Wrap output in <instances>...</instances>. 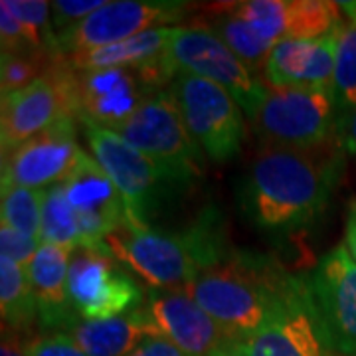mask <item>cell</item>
<instances>
[{"mask_svg":"<svg viewBox=\"0 0 356 356\" xmlns=\"http://www.w3.org/2000/svg\"><path fill=\"white\" fill-rule=\"evenodd\" d=\"M341 161L334 149L264 147L240 182V206L259 232L287 236L325 214Z\"/></svg>","mask_w":356,"mask_h":356,"instance_id":"1","label":"cell"},{"mask_svg":"<svg viewBox=\"0 0 356 356\" xmlns=\"http://www.w3.org/2000/svg\"><path fill=\"white\" fill-rule=\"evenodd\" d=\"M105 248L147 287H186L232 250L216 206H208L180 229L137 226L125 220L105 238Z\"/></svg>","mask_w":356,"mask_h":356,"instance_id":"2","label":"cell"},{"mask_svg":"<svg viewBox=\"0 0 356 356\" xmlns=\"http://www.w3.org/2000/svg\"><path fill=\"white\" fill-rule=\"evenodd\" d=\"M291 277L275 259L232 248L184 289L229 341L243 343L273 315Z\"/></svg>","mask_w":356,"mask_h":356,"instance_id":"3","label":"cell"},{"mask_svg":"<svg viewBox=\"0 0 356 356\" xmlns=\"http://www.w3.org/2000/svg\"><path fill=\"white\" fill-rule=\"evenodd\" d=\"M89 154L99 163L107 177L113 180L121 192L127 220L137 226H151L159 210L177 191H182L177 180L166 175L163 168L137 151L121 135L102 127L89 119H79Z\"/></svg>","mask_w":356,"mask_h":356,"instance_id":"4","label":"cell"},{"mask_svg":"<svg viewBox=\"0 0 356 356\" xmlns=\"http://www.w3.org/2000/svg\"><path fill=\"white\" fill-rule=\"evenodd\" d=\"M264 147L315 149L337 135L339 115L332 88H269L250 121Z\"/></svg>","mask_w":356,"mask_h":356,"instance_id":"5","label":"cell"},{"mask_svg":"<svg viewBox=\"0 0 356 356\" xmlns=\"http://www.w3.org/2000/svg\"><path fill=\"white\" fill-rule=\"evenodd\" d=\"M111 131L147 154L180 186L202 175V149L184 125L170 88L151 93L127 121Z\"/></svg>","mask_w":356,"mask_h":356,"instance_id":"6","label":"cell"},{"mask_svg":"<svg viewBox=\"0 0 356 356\" xmlns=\"http://www.w3.org/2000/svg\"><path fill=\"white\" fill-rule=\"evenodd\" d=\"M165 58L177 74L186 72L226 89L250 121L266 97L264 77L252 72L214 32L198 22L172 26Z\"/></svg>","mask_w":356,"mask_h":356,"instance_id":"7","label":"cell"},{"mask_svg":"<svg viewBox=\"0 0 356 356\" xmlns=\"http://www.w3.org/2000/svg\"><path fill=\"white\" fill-rule=\"evenodd\" d=\"M170 91L192 139L210 161L228 163L240 154L245 113L226 89L204 77L178 72Z\"/></svg>","mask_w":356,"mask_h":356,"instance_id":"8","label":"cell"},{"mask_svg":"<svg viewBox=\"0 0 356 356\" xmlns=\"http://www.w3.org/2000/svg\"><path fill=\"white\" fill-rule=\"evenodd\" d=\"M70 301L83 321H102L139 309L145 289L109 250L76 248L67 275Z\"/></svg>","mask_w":356,"mask_h":356,"instance_id":"9","label":"cell"},{"mask_svg":"<svg viewBox=\"0 0 356 356\" xmlns=\"http://www.w3.org/2000/svg\"><path fill=\"white\" fill-rule=\"evenodd\" d=\"M191 13L192 4L180 0H107L83 22L58 36V54L74 56L135 38L154 28L178 24Z\"/></svg>","mask_w":356,"mask_h":356,"instance_id":"10","label":"cell"},{"mask_svg":"<svg viewBox=\"0 0 356 356\" xmlns=\"http://www.w3.org/2000/svg\"><path fill=\"white\" fill-rule=\"evenodd\" d=\"M240 344L248 356H331V346L309 293L307 275L293 273L273 315Z\"/></svg>","mask_w":356,"mask_h":356,"instance_id":"11","label":"cell"},{"mask_svg":"<svg viewBox=\"0 0 356 356\" xmlns=\"http://www.w3.org/2000/svg\"><path fill=\"white\" fill-rule=\"evenodd\" d=\"M64 117H76V111L72 102L70 70L62 64V60H58L50 72L36 79L32 86L2 95V154L10 153L13 149L50 129Z\"/></svg>","mask_w":356,"mask_h":356,"instance_id":"12","label":"cell"},{"mask_svg":"<svg viewBox=\"0 0 356 356\" xmlns=\"http://www.w3.org/2000/svg\"><path fill=\"white\" fill-rule=\"evenodd\" d=\"M307 285L332 353L356 356V261L343 243L318 259Z\"/></svg>","mask_w":356,"mask_h":356,"instance_id":"13","label":"cell"},{"mask_svg":"<svg viewBox=\"0 0 356 356\" xmlns=\"http://www.w3.org/2000/svg\"><path fill=\"white\" fill-rule=\"evenodd\" d=\"M76 117H64L50 129L2 154V184L46 191L67 180L83 156L77 143Z\"/></svg>","mask_w":356,"mask_h":356,"instance_id":"14","label":"cell"},{"mask_svg":"<svg viewBox=\"0 0 356 356\" xmlns=\"http://www.w3.org/2000/svg\"><path fill=\"white\" fill-rule=\"evenodd\" d=\"M70 88L77 121L89 119L107 129L127 121L151 93L159 91L149 86L139 67L70 70Z\"/></svg>","mask_w":356,"mask_h":356,"instance_id":"15","label":"cell"},{"mask_svg":"<svg viewBox=\"0 0 356 356\" xmlns=\"http://www.w3.org/2000/svg\"><path fill=\"white\" fill-rule=\"evenodd\" d=\"M143 313L159 337L180 348L186 356H212L229 339L184 287H145Z\"/></svg>","mask_w":356,"mask_h":356,"instance_id":"16","label":"cell"},{"mask_svg":"<svg viewBox=\"0 0 356 356\" xmlns=\"http://www.w3.org/2000/svg\"><path fill=\"white\" fill-rule=\"evenodd\" d=\"M64 188L77 216V248L107 250L105 238L127 220L123 196L113 180L91 154H83L74 172L64 180Z\"/></svg>","mask_w":356,"mask_h":356,"instance_id":"17","label":"cell"},{"mask_svg":"<svg viewBox=\"0 0 356 356\" xmlns=\"http://www.w3.org/2000/svg\"><path fill=\"white\" fill-rule=\"evenodd\" d=\"M232 8L271 46L321 38L344 22L339 2L329 0H245L232 2Z\"/></svg>","mask_w":356,"mask_h":356,"instance_id":"18","label":"cell"},{"mask_svg":"<svg viewBox=\"0 0 356 356\" xmlns=\"http://www.w3.org/2000/svg\"><path fill=\"white\" fill-rule=\"evenodd\" d=\"M341 26L321 38L277 42L264 65V81L269 88H332Z\"/></svg>","mask_w":356,"mask_h":356,"instance_id":"19","label":"cell"},{"mask_svg":"<svg viewBox=\"0 0 356 356\" xmlns=\"http://www.w3.org/2000/svg\"><path fill=\"white\" fill-rule=\"evenodd\" d=\"M70 259L72 250L40 243L38 252L26 267L36 301V327L40 332H65L79 321L67 289Z\"/></svg>","mask_w":356,"mask_h":356,"instance_id":"20","label":"cell"},{"mask_svg":"<svg viewBox=\"0 0 356 356\" xmlns=\"http://www.w3.org/2000/svg\"><path fill=\"white\" fill-rule=\"evenodd\" d=\"M65 334L88 356H129L139 344L159 337L143 309L102 321H76Z\"/></svg>","mask_w":356,"mask_h":356,"instance_id":"21","label":"cell"},{"mask_svg":"<svg viewBox=\"0 0 356 356\" xmlns=\"http://www.w3.org/2000/svg\"><path fill=\"white\" fill-rule=\"evenodd\" d=\"M172 26L154 28L135 38L123 40L95 50L62 56V64L70 70H105V67H143L163 58L170 40Z\"/></svg>","mask_w":356,"mask_h":356,"instance_id":"22","label":"cell"},{"mask_svg":"<svg viewBox=\"0 0 356 356\" xmlns=\"http://www.w3.org/2000/svg\"><path fill=\"white\" fill-rule=\"evenodd\" d=\"M198 24L206 26L210 32H214L243 64L261 76L267 56L273 46L267 44L252 26L234 13L232 4L210 8V13L206 14Z\"/></svg>","mask_w":356,"mask_h":356,"instance_id":"23","label":"cell"},{"mask_svg":"<svg viewBox=\"0 0 356 356\" xmlns=\"http://www.w3.org/2000/svg\"><path fill=\"white\" fill-rule=\"evenodd\" d=\"M0 313L4 327L30 334L36 325V301L28 269L0 255Z\"/></svg>","mask_w":356,"mask_h":356,"instance_id":"24","label":"cell"},{"mask_svg":"<svg viewBox=\"0 0 356 356\" xmlns=\"http://www.w3.org/2000/svg\"><path fill=\"white\" fill-rule=\"evenodd\" d=\"M332 93L339 123L356 111V18L346 20L339 30ZM339 127V125H337Z\"/></svg>","mask_w":356,"mask_h":356,"instance_id":"25","label":"cell"},{"mask_svg":"<svg viewBox=\"0 0 356 356\" xmlns=\"http://www.w3.org/2000/svg\"><path fill=\"white\" fill-rule=\"evenodd\" d=\"M46 191L2 184V220L10 228L42 242V212Z\"/></svg>","mask_w":356,"mask_h":356,"instance_id":"26","label":"cell"},{"mask_svg":"<svg viewBox=\"0 0 356 356\" xmlns=\"http://www.w3.org/2000/svg\"><path fill=\"white\" fill-rule=\"evenodd\" d=\"M42 243L62 245L72 252L79 245L77 216L65 196L64 182L46 188L42 212Z\"/></svg>","mask_w":356,"mask_h":356,"instance_id":"27","label":"cell"},{"mask_svg":"<svg viewBox=\"0 0 356 356\" xmlns=\"http://www.w3.org/2000/svg\"><path fill=\"white\" fill-rule=\"evenodd\" d=\"M6 2L24 28L32 51L50 58H60L58 36L51 26L50 2L44 0H6Z\"/></svg>","mask_w":356,"mask_h":356,"instance_id":"28","label":"cell"},{"mask_svg":"<svg viewBox=\"0 0 356 356\" xmlns=\"http://www.w3.org/2000/svg\"><path fill=\"white\" fill-rule=\"evenodd\" d=\"M60 58L42 56L36 51L26 54H2L0 58V91L8 95L32 86L36 79L48 74Z\"/></svg>","mask_w":356,"mask_h":356,"instance_id":"29","label":"cell"},{"mask_svg":"<svg viewBox=\"0 0 356 356\" xmlns=\"http://www.w3.org/2000/svg\"><path fill=\"white\" fill-rule=\"evenodd\" d=\"M105 2L107 0H54L50 2L51 26H54L56 36L83 22L88 16L99 10Z\"/></svg>","mask_w":356,"mask_h":356,"instance_id":"30","label":"cell"},{"mask_svg":"<svg viewBox=\"0 0 356 356\" xmlns=\"http://www.w3.org/2000/svg\"><path fill=\"white\" fill-rule=\"evenodd\" d=\"M30 356H88L65 332H38L26 334Z\"/></svg>","mask_w":356,"mask_h":356,"instance_id":"31","label":"cell"},{"mask_svg":"<svg viewBox=\"0 0 356 356\" xmlns=\"http://www.w3.org/2000/svg\"><path fill=\"white\" fill-rule=\"evenodd\" d=\"M40 240L20 234L18 229L10 228L8 224L0 222V255L8 257L18 266L28 267L32 257L36 255L40 248Z\"/></svg>","mask_w":356,"mask_h":356,"instance_id":"32","label":"cell"},{"mask_svg":"<svg viewBox=\"0 0 356 356\" xmlns=\"http://www.w3.org/2000/svg\"><path fill=\"white\" fill-rule=\"evenodd\" d=\"M0 48L2 54H26L32 51L30 42L16 14L10 10L8 2H0Z\"/></svg>","mask_w":356,"mask_h":356,"instance_id":"33","label":"cell"},{"mask_svg":"<svg viewBox=\"0 0 356 356\" xmlns=\"http://www.w3.org/2000/svg\"><path fill=\"white\" fill-rule=\"evenodd\" d=\"M129 356H186L180 348H177L170 341L163 337H151L145 343L139 344Z\"/></svg>","mask_w":356,"mask_h":356,"instance_id":"34","label":"cell"},{"mask_svg":"<svg viewBox=\"0 0 356 356\" xmlns=\"http://www.w3.org/2000/svg\"><path fill=\"white\" fill-rule=\"evenodd\" d=\"M0 356H30L28 346H26V334L13 331L8 327H2Z\"/></svg>","mask_w":356,"mask_h":356,"instance_id":"35","label":"cell"},{"mask_svg":"<svg viewBox=\"0 0 356 356\" xmlns=\"http://www.w3.org/2000/svg\"><path fill=\"white\" fill-rule=\"evenodd\" d=\"M337 137H339L341 149H343L344 153L356 156V111L339 123Z\"/></svg>","mask_w":356,"mask_h":356,"instance_id":"36","label":"cell"},{"mask_svg":"<svg viewBox=\"0 0 356 356\" xmlns=\"http://www.w3.org/2000/svg\"><path fill=\"white\" fill-rule=\"evenodd\" d=\"M348 255L356 261V200L348 206V214H346V228H344V242Z\"/></svg>","mask_w":356,"mask_h":356,"instance_id":"37","label":"cell"},{"mask_svg":"<svg viewBox=\"0 0 356 356\" xmlns=\"http://www.w3.org/2000/svg\"><path fill=\"white\" fill-rule=\"evenodd\" d=\"M212 356H248L243 353L242 344L240 343H234V341H228V343H224L218 350H214V355Z\"/></svg>","mask_w":356,"mask_h":356,"instance_id":"38","label":"cell"}]
</instances>
